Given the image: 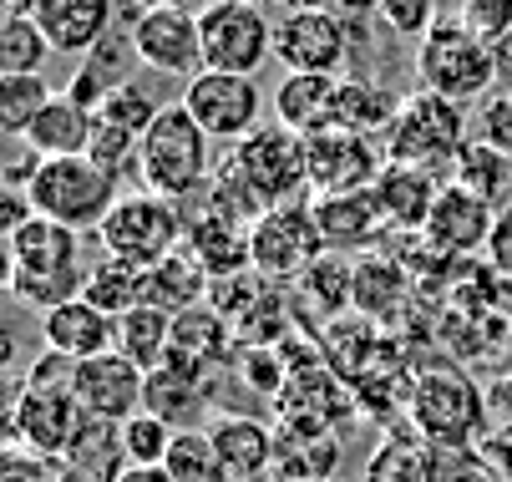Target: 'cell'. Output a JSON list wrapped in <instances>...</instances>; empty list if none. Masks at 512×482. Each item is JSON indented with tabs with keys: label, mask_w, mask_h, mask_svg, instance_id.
<instances>
[{
	"label": "cell",
	"mask_w": 512,
	"mask_h": 482,
	"mask_svg": "<svg viewBox=\"0 0 512 482\" xmlns=\"http://www.w3.org/2000/svg\"><path fill=\"white\" fill-rule=\"evenodd\" d=\"M198 36H203V72L259 77L264 61L274 56V21L249 0H208L198 11Z\"/></svg>",
	"instance_id": "obj_9"
},
{
	"label": "cell",
	"mask_w": 512,
	"mask_h": 482,
	"mask_svg": "<svg viewBox=\"0 0 512 482\" xmlns=\"http://www.w3.org/2000/svg\"><path fill=\"white\" fill-rule=\"evenodd\" d=\"M442 183H447V178H436V173H426V168L386 163L381 178L371 183V193H376V203H381V214H386L391 229L421 234V229H426V214H431V203H436V193H442Z\"/></svg>",
	"instance_id": "obj_26"
},
{
	"label": "cell",
	"mask_w": 512,
	"mask_h": 482,
	"mask_svg": "<svg viewBox=\"0 0 512 482\" xmlns=\"http://www.w3.org/2000/svg\"><path fill=\"white\" fill-rule=\"evenodd\" d=\"M56 92L46 87V77H0V127L11 137H26L31 122L41 117V107L51 102Z\"/></svg>",
	"instance_id": "obj_43"
},
{
	"label": "cell",
	"mask_w": 512,
	"mask_h": 482,
	"mask_svg": "<svg viewBox=\"0 0 512 482\" xmlns=\"http://www.w3.org/2000/svg\"><path fill=\"white\" fill-rule=\"evenodd\" d=\"M492 315H507V320H512V280H507V274L497 280V310H492Z\"/></svg>",
	"instance_id": "obj_56"
},
{
	"label": "cell",
	"mask_w": 512,
	"mask_h": 482,
	"mask_svg": "<svg viewBox=\"0 0 512 482\" xmlns=\"http://www.w3.org/2000/svg\"><path fill=\"white\" fill-rule=\"evenodd\" d=\"M203 401H208V366L168 351V361L158 371H148V396H142V411H153V417L173 422L178 432L193 427Z\"/></svg>",
	"instance_id": "obj_24"
},
{
	"label": "cell",
	"mask_w": 512,
	"mask_h": 482,
	"mask_svg": "<svg viewBox=\"0 0 512 482\" xmlns=\"http://www.w3.org/2000/svg\"><path fill=\"white\" fill-rule=\"evenodd\" d=\"M452 183H462L467 193H477V198H487V203L502 209V198L512 193V163L472 137V143L462 148V158H457V168H452Z\"/></svg>",
	"instance_id": "obj_40"
},
{
	"label": "cell",
	"mask_w": 512,
	"mask_h": 482,
	"mask_svg": "<svg viewBox=\"0 0 512 482\" xmlns=\"http://www.w3.org/2000/svg\"><path fill=\"white\" fill-rule=\"evenodd\" d=\"M442 482H507V477L482 457V447H457L442 457Z\"/></svg>",
	"instance_id": "obj_49"
},
{
	"label": "cell",
	"mask_w": 512,
	"mask_h": 482,
	"mask_svg": "<svg viewBox=\"0 0 512 482\" xmlns=\"http://www.w3.org/2000/svg\"><path fill=\"white\" fill-rule=\"evenodd\" d=\"M335 87H340V77H330V72H284L279 87H274V102H269L274 122H284L289 132H300V137L330 127Z\"/></svg>",
	"instance_id": "obj_30"
},
{
	"label": "cell",
	"mask_w": 512,
	"mask_h": 482,
	"mask_svg": "<svg viewBox=\"0 0 512 482\" xmlns=\"http://www.w3.org/2000/svg\"><path fill=\"white\" fill-rule=\"evenodd\" d=\"M117 427H122L127 467H163V462H168L173 437H178V427H173V422L153 417V411H132V417H127V422H117Z\"/></svg>",
	"instance_id": "obj_42"
},
{
	"label": "cell",
	"mask_w": 512,
	"mask_h": 482,
	"mask_svg": "<svg viewBox=\"0 0 512 482\" xmlns=\"http://www.w3.org/2000/svg\"><path fill=\"white\" fill-rule=\"evenodd\" d=\"M208 285L213 280L198 269V259L188 249H178V254H168L163 264L148 269V300H142V305H158L168 315H183V310L208 300Z\"/></svg>",
	"instance_id": "obj_35"
},
{
	"label": "cell",
	"mask_w": 512,
	"mask_h": 482,
	"mask_svg": "<svg viewBox=\"0 0 512 482\" xmlns=\"http://www.w3.org/2000/svg\"><path fill=\"white\" fill-rule=\"evenodd\" d=\"M137 143H142V137H132V132H117V127H102V122H97V137H92L87 158H92L97 168H107V173L122 183L127 173L137 178Z\"/></svg>",
	"instance_id": "obj_46"
},
{
	"label": "cell",
	"mask_w": 512,
	"mask_h": 482,
	"mask_svg": "<svg viewBox=\"0 0 512 482\" xmlns=\"http://www.w3.org/2000/svg\"><path fill=\"white\" fill-rule=\"evenodd\" d=\"M208 437L224 457L234 482H264L274 477V432L259 417H244V411H224L218 422H208Z\"/></svg>",
	"instance_id": "obj_25"
},
{
	"label": "cell",
	"mask_w": 512,
	"mask_h": 482,
	"mask_svg": "<svg viewBox=\"0 0 512 482\" xmlns=\"http://www.w3.org/2000/svg\"><path fill=\"white\" fill-rule=\"evenodd\" d=\"M213 173H218L213 137L193 122V112L183 102H168L137 143V188L188 203L213 183Z\"/></svg>",
	"instance_id": "obj_1"
},
{
	"label": "cell",
	"mask_w": 512,
	"mask_h": 482,
	"mask_svg": "<svg viewBox=\"0 0 512 482\" xmlns=\"http://www.w3.org/2000/svg\"><path fill=\"white\" fill-rule=\"evenodd\" d=\"M416 77L426 92L452 97L462 107L487 102L497 77V51L462 21V16H442L421 41H416Z\"/></svg>",
	"instance_id": "obj_5"
},
{
	"label": "cell",
	"mask_w": 512,
	"mask_h": 482,
	"mask_svg": "<svg viewBox=\"0 0 512 482\" xmlns=\"http://www.w3.org/2000/svg\"><path fill=\"white\" fill-rule=\"evenodd\" d=\"M132 26L142 72L158 77H198L203 72V36H198V11L193 6H158L142 11Z\"/></svg>",
	"instance_id": "obj_14"
},
{
	"label": "cell",
	"mask_w": 512,
	"mask_h": 482,
	"mask_svg": "<svg viewBox=\"0 0 512 482\" xmlns=\"http://www.w3.org/2000/svg\"><path fill=\"white\" fill-rule=\"evenodd\" d=\"M6 269H82V234L31 214L6 229Z\"/></svg>",
	"instance_id": "obj_27"
},
{
	"label": "cell",
	"mask_w": 512,
	"mask_h": 482,
	"mask_svg": "<svg viewBox=\"0 0 512 482\" xmlns=\"http://www.w3.org/2000/svg\"><path fill=\"white\" fill-rule=\"evenodd\" d=\"M249 254H254V269L269 274L274 285H295L320 254H330L320 239V224H315V203L300 198V203L264 209L249 224Z\"/></svg>",
	"instance_id": "obj_10"
},
{
	"label": "cell",
	"mask_w": 512,
	"mask_h": 482,
	"mask_svg": "<svg viewBox=\"0 0 512 482\" xmlns=\"http://www.w3.org/2000/svg\"><path fill=\"white\" fill-rule=\"evenodd\" d=\"M249 6H259V11H274V6H284V0H249Z\"/></svg>",
	"instance_id": "obj_58"
},
{
	"label": "cell",
	"mask_w": 512,
	"mask_h": 482,
	"mask_svg": "<svg viewBox=\"0 0 512 482\" xmlns=\"http://www.w3.org/2000/svg\"><path fill=\"white\" fill-rule=\"evenodd\" d=\"M487 264L512 280V198L497 209V229H492V244H487Z\"/></svg>",
	"instance_id": "obj_50"
},
{
	"label": "cell",
	"mask_w": 512,
	"mask_h": 482,
	"mask_svg": "<svg viewBox=\"0 0 512 482\" xmlns=\"http://www.w3.org/2000/svg\"><path fill=\"white\" fill-rule=\"evenodd\" d=\"M340 472V437L305 411H284L274 432V477L279 482H335Z\"/></svg>",
	"instance_id": "obj_17"
},
{
	"label": "cell",
	"mask_w": 512,
	"mask_h": 482,
	"mask_svg": "<svg viewBox=\"0 0 512 482\" xmlns=\"http://www.w3.org/2000/svg\"><path fill=\"white\" fill-rule=\"evenodd\" d=\"M193 122L213 137V143H244V137L259 127L264 117V92H259V77H234V72H198L183 82V97H178Z\"/></svg>",
	"instance_id": "obj_11"
},
{
	"label": "cell",
	"mask_w": 512,
	"mask_h": 482,
	"mask_svg": "<svg viewBox=\"0 0 512 482\" xmlns=\"http://www.w3.org/2000/svg\"><path fill=\"white\" fill-rule=\"evenodd\" d=\"M97 137V112H87L82 102H71L66 92H56L41 117L31 122V132L21 137L26 148H36L41 158H82Z\"/></svg>",
	"instance_id": "obj_29"
},
{
	"label": "cell",
	"mask_w": 512,
	"mask_h": 482,
	"mask_svg": "<svg viewBox=\"0 0 512 482\" xmlns=\"http://www.w3.org/2000/svg\"><path fill=\"white\" fill-rule=\"evenodd\" d=\"M26 198L41 219H56L77 234H97L102 219L117 209L122 183L107 168H97L87 153L82 158H41L36 178L26 183Z\"/></svg>",
	"instance_id": "obj_7"
},
{
	"label": "cell",
	"mask_w": 512,
	"mask_h": 482,
	"mask_svg": "<svg viewBox=\"0 0 512 482\" xmlns=\"http://www.w3.org/2000/svg\"><path fill=\"white\" fill-rule=\"evenodd\" d=\"M163 107H168V102H158L148 87L127 82V87L107 92V102L97 107V122H102V127H117V132H132V137H142V132L153 127V117H158Z\"/></svg>",
	"instance_id": "obj_44"
},
{
	"label": "cell",
	"mask_w": 512,
	"mask_h": 482,
	"mask_svg": "<svg viewBox=\"0 0 512 482\" xmlns=\"http://www.w3.org/2000/svg\"><path fill=\"white\" fill-rule=\"evenodd\" d=\"M411 300V274L391 254H360L355 259V315L391 325Z\"/></svg>",
	"instance_id": "obj_32"
},
{
	"label": "cell",
	"mask_w": 512,
	"mask_h": 482,
	"mask_svg": "<svg viewBox=\"0 0 512 482\" xmlns=\"http://www.w3.org/2000/svg\"><path fill=\"white\" fill-rule=\"evenodd\" d=\"M406 97H396L386 82H371V77H340L335 87V102H330V127H345V132H360V137H381L396 122Z\"/></svg>",
	"instance_id": "obj_28"
},
{
	"label": "cell",
	"mask_w": 512,
	"mask_h": 482,
	"mask_svg": "<svg viewBox=\"0 0 512 482\" xmlns=\"http://www.w3.org/2000/svg\"><path fill=\"white\" fill-rule=\"evenodd\" d=\"M6 285L26 310L51 315L56 305L77 300L87 290V269H6Z\"/></svg>",
	"instance_id": "obj_38"
},
{
	"label": "cell",
	"mask_w": 512,
	"mask_h": 482,
	"mask_svg": "<svg viewBox=\"0 0 512 482\" xmlns=\"http://www.w3.org/2000/svg\"><path fill=\"white\" fill-rule=\"evenodd\" d=\"M335 482H345V477H335Z\"/></svg>",
	"instance_id": "obj_59"
},
{
	"label": "cell",
	"mask_w": 512,
	"mask_h": 482,
	"mask_svg": "<svg viewBox=\"0 0 512 482\" xmlns=\"http://www.w3.org/2000/svg\"><path fill=\"white\" fill-rule=\"evenodd\" d=\"M117 482H173V472L168 467H122Z\"/></svg>",
	"instance_id": "obj_53"
},
{
	"label": "cell",
	"mask_w": 512,
	"mask_h": 482,
	"mask_svg": "<svg viewBox=\"0 0 512 482\" xmlns=\"http://www.w3.org/2000/svg\"><path fill=\"white\" fill-rule=\"evenodd\" d=\"M234 340H239L234 320L218 315L208 300L193 305V310H183V315H173V351L188 356V361H198V366H218V361L239 356Z\"/></svg>",
	"instance_id": "obj_34"
},
{
	"label": "cell",
	"mask_w": 512,
	"mask_h": 482,
	"mask_svg": "<svg viewBox=\"0 0 512 482\" xmlns=\"http://www.w3.org/2000/svg\"><path fill=\"white\" fill-rule=\"evenodd\" d=\"M295 305L310 320H340L355 310V259L350 254H320L300 280H295Z\"/></svg>",
	"instance_id": "obj_31"
},
{
	"label": "cell",
	"mask_w": 512,
	"mask_h": 482,
	"mask_svg": "<svg viewBox=\"0 0 512 482\" xmlns=\"http://www.w3.org/2000/svg\"><path fill=\"white\" fill-rule=\"evenodd\" d=\"M71 366L77 361H66L56 351H46L31 366V376L21 381L11 401V447H26L36 457H61L71 447V437L87 422L77 391H71Z\"/></svg>",
	"instance_id": "obj_2"
},
{
	"label": "cell",
	"mask_w": 512,
	"mask_h": 482,
	"mask_svg": "<svg viewBox=\"0 0 512 482\" xmlns=\"http://www.w3.org/2000/svg\"><path fill=\"white\" fill-rule=\"evenodd\" d=\"M300 11H320V6H335V0H295Z\"/></svg>",
	"instance_id": "obj_57"
},
{
	"label": "cell",
	"mask_w": 512,
	"mask_h": 482,
	"mask_svg": "<svg viewBox=\"0 0 512 482\" xmlns=\"http://www.w3.org/2000/svg\"><path fill=\"white\" fill-rule=\"evenodd\" d=\"M163 467L173 472V482H234L229 467H224V457H218V447H213V437H208V427L203 432L198 427L178 432Z\"/></svg>",
	"instance_id": "obj_41"
},
{
	"label": "cell",
	"mask_w": 512,
	"mask_h": 482,
	"mask_svg": "<svg viewBox=\"0 0 512 482\" xmlns=\"http://www.w3.org/2000/svg\"><path fill=\"white\" fill-rule=\"evenodd\" d=\"M259 209H279V203H300L310 193V148L300 132L284 122H259L234 153L218 163Z\"/></svg>",
	"instance_id": "obj_4"
},
{
	"label": "cell",
	"mask_w": 512,
	"mask_h": 482,
	"mask_svg": "<svg viewBox=\"0 0 512 482\" xmlns=\"http://www.w3.org/2000/svg\"><path fill=\"white\" fill-rule=\"evenodd\" d=\"M406 417H411V427L421 437H431L442 452H457V447H477L492 432V401L462 366L436 361V366L416 371Z\"/></svg>",
	"instance_id": "obj_3"
},
{
	"label": "cell",
	"mask_w": 512,
	"mask_h": 482,
	"mask_svg": "<svg viewBox=\"0 0 512 482\" xmlns=\"http://www.w3.org/2000/svg\"><path fill=\"white\" fill-rule=\"evenodd\" d=\"M158 6H193V0H117V11H127V21H137L142 11H158Z\"/></svg>",
	"instance_id": "obj_52"
},
{
	"label": "cell",
	"mask_w": 512,
	"mask_h": 482,
	"mask_svg": "<svg viewBox=\"0 0 512 482\" xmlns=\"http://www.w3.org/2000/svg\"><path fill=\"white\" fill-rule=\"evenodd\" d=\"M396 36H411V41H421L436 21H442V16H436V0H381V11H376Z\"/></svg>",
	"instance_id": "obj_47"
},
{
	"label": "cell",
	"mask_w": 512,
	"mask_h": 482,
	"mask_svg": "<svg viewBox=\"0 0 512 482\" xmlns=\"http://www.w3.org/2000/svg\"><path fill=\"white\" fill-rule=\"evenodd\" d=\"M82 300H92L102 315L122 320L127 310H137L142 300H148V269H132V264H122V259L107 254L102 264L87 269V290H82Z\"/></svg>",
	"instance_id": "obj_37"
},
{
	"label": "cell",
	"mask_w": 512,
	"mask_h": 482,
	"mask_svg": "<svg viewBox=\"0 0 512 482\" xmlns=\"http://www.w3.org/2000/svg\"><path fill=\"white\" fill-rule=\"evenodd\" d=\"M442 447L421 437L416 427H391L371 457H365L355 482H442Z\"/></svg>",
	"instance_id": "obj_21"
},
{
	"label": "cell",
	"mask_w": 512,
	"mask_h": 482,
	"mask_svg": "<svg viewBox=\"0 0 512 482\" xmlns=\"http://www.w3.org/2000/svg\"><path fill=\"white\" fill-rule=\"evenodd\" d=\"M472 143L467 132V107L452 102V97H436V92H411L386 132V158L391 163H411V168H426L436 178L452 183V168L462 158V148Z\"/></svg>",
	"instance_id": "obj_6"
},
{
	"label": "cell",
	"mask_w": 512,
	"mask_h": 482,
	"mask_svg": "<svg viewBox=\"0 0 512 482\" xmlns=\"http://www.w3.org/2000/svg\"><path fill=\"white\" fill-rule=\"evenodd\" d=\"M183 234H188L183 203L158 198V193H122L117 209L97 229V244L132 269H153L183 249Z\"/></svg>",
	"instance_id": "obj_8"
},
{
	"label": "cell",
	"mask_w": 512,
	"mask_h": 482,
	"mask_svg": "<svg viewBox=\"0 0 512 482\" xmlns=\"http://www.w3.org/2000/svg\"><path fill=\"white\" fill-rule=\"evenodd\" d=\"M472 137L512 163V87H502V92H492L487 102H477V127H472Z\"/></svg>",
	"instance_id": "obj_45"
},
{
	"label": "cell",
	"mask_w": 512,
	"mask_h": 482,
	"mask_svg": "<svg viewBox=\"0 0 512 482\" xmlns=\"http://www.w3.org/2000/svg\"><path fill=\"white\" fill-rule=\"evenodd\" d=\"M117 351L137 361L142 371H158L173 351V315L158 305H137L117 320Z\"/></svg>",
	"instance_id": "obj_36"
},
{
	"label": "cell",
	"mask_w": 512,
	"mask_h": 482,
	"mask_svg": "<svg viewBox=\"0 0 512 482\" xmlns=\"http://www.w3.org/2000/svg\"><path fill=\"white\" fill-rule=\"evenodd\" d=\"M487 46H497L502 36H512V0H462L457 11Z\"/></svg>",
	"instance_id": "obj_48"
},
{
	"label": "cell",
	"mask_w": 512,
	"mask_h": 482,
	"mask_svg": "<svg viewBox=\"0 0 512 482\" xmlns=\"http://www.w3.org/2000/svg\"><path fill=\"white\" fill-rule=\"evenodd\" d=\"M335 11H340V16H376L381 0H335Z\"/></svg>",
	"instance_id": "obj_55"
},
{
	"label": "cell",
	"mask_w": 512,
	"mask_h": 482,
	"mask_svg": "<svg viewBox=\"0 0 512 482\" xmlns=\"http://www.w3.org/2000/svg\"><path fill=\"white\" fill-rule=\"evenodd\" d=\"M310 203H315V224H320V239L330 254H365L381 244V234H391L371 188L330 193V198H310Z\"/></svg>",
	"instance_id": "obj_19"
},
{
	"label": "cell",
	"mask_w": 512,
	"mask_h": 482,
	"mask_svg": "<svg viewBox=\"0 0 512 482\" xmlns=\"http://www.w3.org/2000/svg\"><path fill=\"white\" fill-rule=\"evenodd\" d=\"M142 66V56H137V41H132V26L122 31V21L82 56V66H77V77H71L61 92L71 97V102H82L87 112H97L102 102H107V92H117V87H127V82H137L132 72Z\"/></svg>",
	"instance_id": "obj_20"
},
{
	"label": "cell",
	"mask_w": 512,
	"mask_h": 482,
	"mask_svg": "<svg viewBox=\"0 0 512 482\" xmlns=\"http://www.w3.org/2000/svg\"><path fill=\"white\" fill-rule=\"evenodd\" d=\"M492 229H497V203L467 193L462 183H442V193H436L431 214H426L421 244L447 259H477L487 254Z\"/></svg>",
	"instance_id": "obj_15"
},
{
	"label": "cell",
	"mask_w": 512,
	"mask_h": 482,
	"mask_svg": "<svg viewBox=\"0 0 512 482\" xmlns=\"http://www.w3.org/2000/svg\"><path fill=\"white\" fill-rule=\"evenodd\" d=\"M21 6L46 31L51 51L61 56H87L122 16L117 0H21Z\"/></svg>",
	"instance_id": "obj_18"
},
{
	"label": "cell",
	"mask_w": 512,
	"mask_h": 482,
	"mask_svg": "<svg viewBox=\"0 0 512 482\" xmlns=\"http://www.w3.org/2000/svg\"><path fill=\"white\" fill-rule=\"evenodd\" d=\"M41 340H46V351L66 361H87V356L117 351V320L77 295V300L56 305L51 315H41Z\"/></svg>",
	"instance_id": "obj_22"
},
{
	"label": "cell",
	"mask_w": 512,
	"mask_h": 482,
	"mask_svg": "<svg viewBox=\"0 0 512 482\" xmlns=\"http://www.w3.org/2000/svg\"><path fill=\"white\" fill-rule=\"evenodd\" d=\"M477 447H482V457L512 482V422H492V432H487Z\"/></svg>",
	"instance_id": "obj_51"
},
{
	"label": "cell",
	"mask_w": 512,
	"mask_h": 482,
	"mask_svg": "<svg viewBox=\"0 0 512 482\" xmlns=\"http://www.w3.org/2000/svg\"><path fill=\"white\" fill-rule=\"evenodd\" d=\"M51 56L46 31L31 21L26 6H16L6 21H0V77H36Z\"/></svg>",
	"instance_id": "obj_39"
},
{
	"label": "cell",
	"mask_w": 512,
	"mask_h": 482,
	"mask_svg": "<svg viewBox=\"0 0 512 482\" xmlns=\"http://www.w3.org/2000/svg\"><path fill=\"white\" fill-rule=\"evenodd\" d=\"M350 56V26L335 6L320 11H289L274 26V61L284 72H330L340 77V66Z\"/></svg>",
	"instance_id": "obj_13"
},
{
	"label": "cell",
	"mask_w": 512,
	"mask_h": 482,
	"mask_svg": "<svg viewBox=\"0 0 512 482\" xmlns=\"http://www.w3.org/2000/svg\"><path fill=\"white\" fill-rule=\"evenodd\" d=\"M183 249L198 259V269L208 274V280H224V274H239V269L254 264V254H249V224L208 209V203H203L198 219H188Z\"/></svg>",
	"instance_id": "obj_23"
},
{
	"label": "cell",
	"mask_w": 512,
	"mask_h": 482,
	"mask_svg": "<svg viewBox=\"0 0 512 482\" xmlns=\"http://www.w3.org/2000/svg\"><path fill=\"white\" fill-rule=\"evenodd\" d=\"M305 148H310V193L315 198L371 188L381 178V168L391 163L381 137H360V132H345V127L310 132Z\"/></svg>",
	"instance_id": "obj_12"
},
{
	"label": "cell",
	"mask_w": 512,
	"mask_h": 482,
	"mask_svg": "<svg viewBox=\"0 0 512 482\" xmlns=\"http://www.w3.org/2000/svg\"><path fill=\"white\" fill-rule=\"evenodd\" d=\"M71 391H77L82 411L97 422H127L132 411H142L148 396V371L127 361L122 351H102L71 366Z\"/></svg>",
	"instance_id": "obj_16"
},
{
	"label": "cell",
	"mask_w": 512,
	"mask_h": 482,
	"mask_svg": "<svg viewBox=\"0 0 512 482\" xmlns=\"http://www.w3.org/2000/svg\"><path fill=\"white\" fill-rule=\"evenodd\" d=\"M492 51H497V77H502V82L512 87V36H502V41H497Z\"/></svg>",
	"instance_id": "obj_54"
},
{
	"label": "cell",
	"mask_w": 512,
	"mask_h": 482,
	"mask_svg": "<svg viewBox=\"0 0 512 482\" xmlns=\"http://www.w3.org/2000/svg\"><path fill=\"white\" fill-rule=\"evenodd\" d=\"M66 472H77L82 482H117L122 467H127V452H122V427L117 422H97L87 417L82 432L71 437V447L56 457Z\"/></svg>",
	"instance_id": "obj_33"
}]
</instances>
